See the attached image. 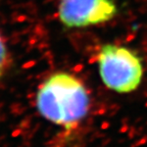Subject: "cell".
Masks as SVG:
<instances>
[{
  "instance_id": "2",
  "label": "cell",
  "mask_w": 147,
  "mask_h": 147,
  "mask_svg": "<svg viewBox=\"0 0 147 147\" xmlns=\"http://www.w3.org/2000/svg\"><path fill=\"white\" fill-rule=\"evenodd\" d=\"M99 74L103 84L119 93H130L139 87L143 64L139 55L125 46L105 44L97 56Z\"/></svg>"
},
{
  "instance_id": "4",
  "label": "cell",
  "mask_w": 147,
  "mask_h": 147,
  "mask_svg": "<svg viewBox=\"0 0 147 147\" xmlns=\"http://www.w3.org/2000/svg\"><path fill=\"white\" fill-rule=\"evenodd\" d=\"M9 61H10V58H9L7 47L5 45V42L3 40L2 36L0 34V79L2 78L5 71L8 69Z\"/></svg>"
},
{
  "instance_id": "1",
  "label": "cell",
  "mask_w": 147,
  "mask_h": 147,
  "mask_svg": "<svg viewBox=\"0 0 147 147\" xmlns=\"http://www.w3.org/2000/svg\"><path fill=\"white\" fill-rule=\"evenodd\" d=\"M36 104L42 117L73 132L87 115L90 98L82 81L69 73L59 71L40 86Z\"/></svg>"
},
{
  "instance_id": "3",
  "label": "cell",
  "mask_w": 147,
  "mask_h": 147,
  "mask_svg": "<svg viewBox=\"0 0 147 147\" xmlns=\"http://www.w3.org/2000/svg\"><path fill=\"white\" fill-rule=\"evenodd\" d=\"M117 13L113 0H60L58 18L67 28H86L111 21Z\"/></svg>"
}]
</instances>
